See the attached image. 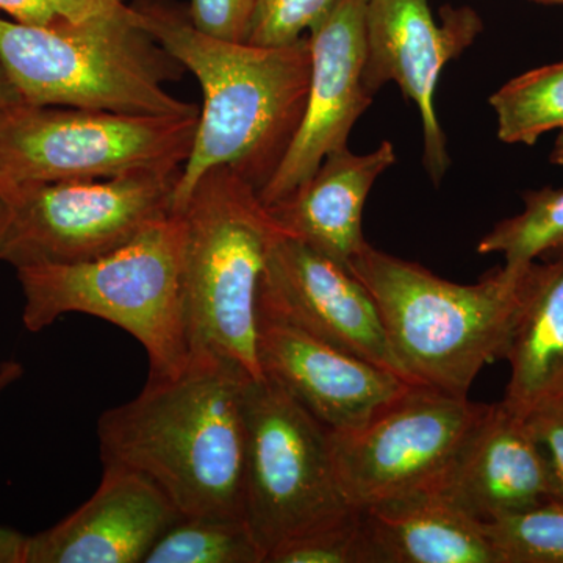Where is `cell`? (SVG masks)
<instances>
[{
	"mask_svg": "<svg viewBox=\"0 0 563 563\" xmlns=\"http://www.w3.org/2000/svg\"><path fill=\"white\" fill-rule=\"evenodd\" d=\"M526 268L455 284L372 244L346 266L373 296L404 379L454 396H466L481 369L504 357Z\"/></svg>",
	"mask_w": 563,
	"mask_h": 563,
	"instance_id": "obj_3",
	"label": "cell"
},
{
	"mask_svg": "<svg viewBox=\"0 0 563 563\" xmlns=\"http://www.w3.org/2000/svg\"><path fill=\"white\" fill-rule=\"evenodd\" d=\"M479 31V18L466 9L450 10L443 25L437 24L428 0H368L366 7V90L373 96L395 81L418 107L422 163L435 185L451 161L433 96L444 65L462 54Z\"/></svg>",
	"mask_w": 563,
	"mask_h": 563,
	"instance_id": "obj_13",
	"label": "cell"
},
{
	"mask_svg": "<svg viewBox=\"0 0 563 563\" xmlns=\"http://www.w3.org/2000/svg\"><path fill=\"white\" fill-rule=\"evenodd\" d=\"M144 29L190 70L202 90L198 129L185 162L173 214L199 179L229 166L261 191L284 161L303 109L310 80L309 38L282 47L214 38L195 27L176 0H133Z\"/></svg>",
	"mask_w": 563,
	"mask_h": 563,
	"instance_id": "obj_1",
	"label": "cell"
},
{
	"mask_svg": "<svg viewBox=\"0 0 563 563\" xmlns=\"http://www.w3.org/2000/svg\"><path fill=\"white\" fill-rule=\"evenodd\" d=\"M351 509L328 429L268 377L246 396L243 518L263 563L282 543Z\"/></svg>",
	"mask_w": 563,
	"mask_h": 563,
	"instance_id": "obj_9",
	"label": "cell"
},
{
	"mask_svg": "<svg viewBox=\"0 0 563 563\" xmlns=\"http://www.w3.org/2000/svg\"><path fill=\"white\" fill-rule=\"evenodd\" d=\"M0 63L32 106L144 117H198L166 90L185 69L131 11L79 25L31 27L0 18Z\"/></svg>",
	"mask_w": 563,
	"mask_h": 563,
	"instance_id": "obj_4",
	"label": "cell"
},
{
	"mask_svg": "<svg viewBox=\"0 0 563 563\" xmlns=\"http://www.w3.org/2000/svg\"><path fill=\"white\" fill-rule=\"evenodd\" d=\"M27 536L0 526V563H24Z\"/></svg>",
	"mask_w": 563,
	"mask_h": 563,
	"instance_id": "obj_29",
	"label": "cell"
},
{
	"mask_svg": "<svg viewBox=\"0 0 563 563\" xmlns=\"http://www.w3.org/2000/svg\"><path fill=\"white\" fill-rule=\"evenodd\" d=\"M361 510L376 563H499L484 523L433 485Z\"/></svg>",
	"mask_w": 563,
	"mask_h": 563,
	"instance_id": "obj_18",
	"label": "cell"
},
{
	"mask_svg": "<svg viewBox=\"0 0 563 563\" xmlns=\"http://www.w3.org/2000/svg\"><path fill=\"white\" fill-rule=\"evenodd\" d=\"M540 2H548V3H563V0H540Z\"/></svg>",
	"mask_w": 563,
	"mask_h": 563,
	"instance_id": "obj_33",
	"label": "cell"
},
{
	"mask_svg": "<svg viewBox=\"0 0 563 563\" xmlns=\"http://www.w3.org/2000/svg\"><path fill=\"white\" fill-rule=\"evenodd\" d=\"M395 162L390 141L368 154L333 151L306 184L268 209L287 235L346 268L369 244L362 228L366 198Z\"/></svg>",
	"mask_w": 563,
	"mask_h": 563,
	"instance_id": "obj_17",
	"label": "cell"
},
{
	"mask_svg": "<svg viewBox=\"0 0 563 563\" xmlns=\"http://www.w3.org/2000/svg\"><path fill=\"white\" fill-rule=\"evenodd\" d=\"M190 352H213L262 379L255 296L282 231L257 190L229 166L203 174L177 211Z\"/></svg>",
	"mask_w": 563,
	"mask_h": 563,
	"instance_id": "obj_6",
	"label": "cell"
},
{
	"mask_svg": "<svg viewBox=\"0 0 563 563\" xmlns=\"http://www.w3.org/2000/svg\"><path fill=\"white\" fill-rule=\"evenodd\" d=\"M487 406L412 384L354 431L331 432L336 481L354 509L431 487Z\"/></svg>",
	"mask_w": 563,
	"mask_h": 563,
	"instance_id": "obj_10",
	"label": "cell"
},
{
	"mask_svg": "<svg viewBox=\"0 0 563 563\" xmlns=\"http://www.w3.org/2000/svg\"><path fill=\"white\" fill-rule=\"evenodd\" d=\"M551 162H553L554 165L563 166V129H561L553 151H551Z\"/></svg>",
	"mask_w": 563,
	"mask_h": 563,
	"instance_id": "obj_32",
	"label": "cell"
},
{
	"mask_svg": "<svg viewBox=\"0 0 563 563\" xmlns=\"http://www.w3.org/2000/svg\"><path fill=\"white\" fill-rule=\"evenodd\" d=\"M0 10L18 24L60 31L121 16L131 5L125 0H0Z\"/></svg>",
	"mask_w": 563,
	"mask_h": 563,
	"instance_id": "obj_26",
	"label": "cell"
},
{
	"mask_svg": "<svg viewBox=\"0 0 563 563\" xmlns=\"http://www.w3.org/2000/svg\"><path fill=\"white\" fill-rule=\"evenodd\" d=\"M526 268L523 301L504 351L510 366L503 402L528 415L563 399V251Z\"/></svg>",
	"mask_w": 563,
	"mask_h": 563,
	"instance_id": "obj_19",
	"label": "cell"
},
{
	"mask_svg": "<svg viewBox=\"0 0 563 563\" xmlns=\"http://www.w3.org/2000/svg\"><path fill=\"white\" fill-rule=\"evenodd\" d=\"M563 240V188L526 192L525 210L498 222L477 244L483 255H504V266L521 269Z\"/></svg>",
	"mask_w": 563,
	"mask_h": 563,
	"instance_id": "obj_22",
	"label": "cell"
},
{
	"mask_svg": "<svg viewBox=\"0 0 563 563\" xmlns=\"http://www.w3.org/2000/svg\"><path fill=\"white\" fill-rule=\"evenodd\" d=\"M257 0H191L188 5L196 29L214 38L246 43Z\"/></svg>",
	"mask_w": 563,
	"mask_h": 563,
	"instance_id": "obj_27",
	"label": "cell"
},
{
	"mask_svg": "<svg viewBox=\"0 0 563 563\" xmlns=\"http://www.w3.org/2000/svg\"><path fill=\"white\" fill-rule=\"evenodd\" d=\"M144 563H263V555L243 518L181 515Z\"/></svg>",
	"mask_w": 563,
	"mask_h": 563,
	"instance_id": "obj_21",
	"label": "cell"
},
{
	"mask_svg": "<svg viewBox=\"0 0 563 563\" xmlns=\"http://www.w3.org/2000/svg\"><path fill=\"white\" fill-rule=\"evenodd\" d=\"M257 361L263 377L331 432L362 428L412 385L384 366L262 314Z\"/></svg>",
	"mask_w": 563,
	"mask_h": 563,
	"instance_id": "obj_14",
	"label": "cell"
},
{
	"mask_svg": "<svg viewBox=\"0 0 563 563\" xmlns=\"http://www.w3.org/2000/svg\"><path fill=\"white\" fill-rule=\"evenodd\" d=\"M525 418L543 455L554 499L563 504V399L542 404Z\"/></svg>",
	"mask_w": 563,
	"mask_h": 563,
	"instance_id": "obj_28",
	"label": "cell"
},
{
	"mask_svg": "<svg viewBox=\"0 0 563 563\" xmlns=\"http://www.w3.org/2000/svg\"><path fill=\"white\" fill-rule=\"evenodd\" d=\"M254 377L213 352H190L172 376L98 420L103 465L150 477L181 515L243 518L246 396ZM244 520V518H243Z\"/></svg>",
	"mask_w": 563,
	"mask_h": 563,
	"instance_id": "obj_2",
	"label": "cell"
},
{
	"mask_svg": "<svg viewBox=\"0 0 563 563\" xmlns=\"http://www.w3.org/2000/svg\"><path fill=\"white\" fill-rule=\"evenodd\" d=\"M336 0H257L246 43L261 47L290 46L303 38Z\"/></svg>",
	"mask_w": 563,
	"mask_h": 563,
	"instance_id": "obj_25",
	"label": "cell"
},
{
	"mask_svg": "<svg viewBox=\"0 0 563 563\" xmlns=\"http://www.w3.org/2000/svg\"><path fill=\"white\" fill-rule=\"evenodd\" d=\"M24 374L21 363L13 361L0 362V391L9 385L16 383Z\"/></svg>",
	"mask_w": 563,
	"mask_h": 563,
	"instance_id": "obj_31",
	"label": "cell"
},
{
	"mask_svg": "<svg viewBox=\"0 0 563 563\" xmlns=\"http://www.w3.org/2000/svg\"><path fill=\"white\" fill-rule=\"evenodd\" d=\"M179 172L40 181L0 190V261L14 269L90 262L173 214Z\"/></svg>",
	"mask_w": 563,
	"mask_h": 563,
	"instance_id": "obj_8",
	"label": "cell"
},
{
	"mask_svg": "<svg viewBox=\"0 0 563 563\" xmlns=\"http://www.w3.org/2000/svg\"><path fill=\"white\" fill-rule=\"evenodd\" d=\"M368 0H336L310 29V80L301 124L284 161L258 191L266 207L306 184L333 151L347 147L373 96L363 81Z\"/></svg>",
	"mask_w": 563,
	"mask_h": 563,
	"instance_id": "obj_12",
	"label": "cell"
},
{
	"mask_svg": "<svg viewBox=\"0 0 563 563\" xmlns=\"http://www.w3.org/2000/svg\"><path fill=\"white\" fill-rule=\"evenodd\" d=\"M265 563H376L361 509L299 533L277 547Z\"/></svg>",
	"mask_w": 563,
	"mask_h": 563,
	"instance_id": "obj_24",
	"label": "cell"
},
{
	"mask_svg": "<svg viewBox=\"0 0 563 563\" xmlns=\"http://www.w3.org/2000/svg\"><path fill=\"white\" fill-rule=\"evenodd\" d=\"M490 106L506 144L532 146L544 133L563 129V60L507 81Z\"/></svg>",
	"mask_w": 563,
	"mask_h": 563,
	"instance_id": "obj_20",
	"label": "cell"
},
{
	"mask_svg": "<svg viewBox=\"0 0 563 563\" xmlns=\"http://www.w3.org/2000/svg\"><path fill=\"white\" fill-rule=\"evenodd\" d=\"M16 273L27 331L41 332L66 313H85L139 340L152 376L179 373L190 357L179 214L154 222L132 242L95 261Z\"/></svg>",
	"mask_w": 563,
	"mask_h": 563,
	"instance_id": "obj_5",
	"label": "cell"
},
{
	"mask_svg": "<svg viewBox=\"0 0 563 563\" xmlns=\"http://www.w3.org/2000/svg\"><path fill=\"white\" fill-rule=\"evenodd\" d=\"M198 118L21 102L0 121V190L179 172L190 157Z\"/></svg>",
	"mask_w": 563,
	"mask_h": 563,
	"instance_id": "obj_7",
	"label": "cell"
},
{
	"mask_svg": "<svg viewBox=\"0 0 563 563\" xmlns=\"http://www.w3.org/2000/svg\"><path fill=\"white\" fill-rule=\"evenodd\" d=\"M181 517L150 477L103 465L98 490L47 531L27 536L24 563H144Z\"/></svg>",
	"mask_w": 563,
	"mask_h": 563,
	"instance_id": "obj_15",
	"label": "cell"
},
{
	"mask_svg": "<svg viewBox=\"0 0 563 563\" xmlns=\"http://www.w3.org/2000/svg\"><path fill=\"white\" fill-rule=\"evenodd\" d=\"M499 563H563V504L548 501L484 523Z\"/></svg>",
	"mask_w": 563,
	"mask_h": 563,
	"instance_id": "obj_23",
	"label": "cell"
},
{
	"mask_svg": "<svg viewBox=\"0 0 563 563\" xmlns=\"http://www.w3.org/2000/svg\"><path fill=\"white\" fill-rule=\"evenodd\" d=\"M255 313L399 374L373 296L344 266L277 233L257 285Z\"/></svg>",
	"mask_w": 563,
	"mask_h": 563,
	"instance_id": "obj_11",
	"label": "cell"
},
{
	"mask_svg": "<svg viewBox=\"0 0 563 563\" xmlns=\"http://www.w3.org/2000/svg\"><path fill=\"white\" fill-rule=\"evenodd\" d=\"M555 251H563V240H562V242H561V243H559V244H558V246H555V247H554V250H553V251H551V252H555Z\"/></svg>",
	"mask_w": 563,
	"mask_h": 563,
	"instance_id": "obj_34",
	"label": "cell"
},
{
	"mask_svg": "<svg viewBox=\"0 0 563 563\" xmlns=\"http://www.w3.org/2000/svg\"><path fill=\"white\" fill-rule=\"evenodd\" d=\"M433 487L481 523L554 499L526 418L503 401L487 406Z\"/></svg>",
	"mask_w": 563,
	"mask_h": 563,
	"instance_id": "obj_16",
	"label": "cell"
},
{
	"mask_svg": "<svg viewBox=\"0 0 563 563\" xmlns=\"http://www.w3.org/2000/svg\"><path fill=\"white\" fill-rule=\"evenodd\" d=\"M21 102L24 101H22L20 92L11 84L9 74L3 69L2 63H0V121L5 118L10 110L20 106Z\"/></svg>",
	"mask_w": 563,
	"mask_h": 563,
	"instance_id": "obj_30",
	"label": "cell"
}]
</instances>
